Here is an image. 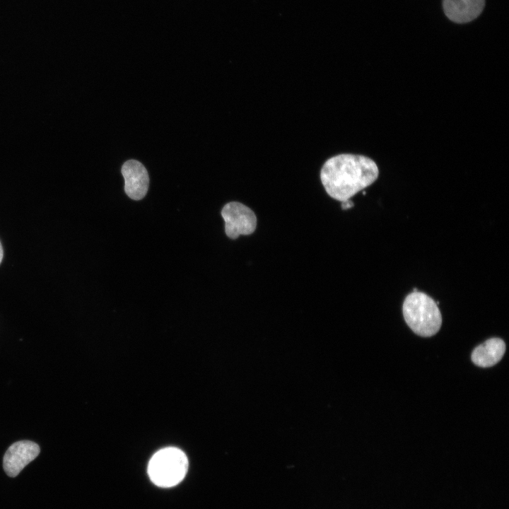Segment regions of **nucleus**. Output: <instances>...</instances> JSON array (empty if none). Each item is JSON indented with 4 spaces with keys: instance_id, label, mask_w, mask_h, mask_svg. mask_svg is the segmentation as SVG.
<instances>
[{
    "instance_id": "obj_1",
    "label": "nucleus",
    "mask_w": 509,
    "mask_h": 509,
    "mask_svg": "<svg viewBox=\"0 0 509 509\" xmlns=\"http://www.w3.org/2000/svg\"><path fill=\"white\" fill-rule=\"evenodd\" d=\"M378 175V167L372 159L353 154H339L330 158L320 172L327 193L341 202L372 185Z\"/></svg>"
},
{
    "instance_id": "obj_2",
    "label": "nucleus",
    "mask_w": 509,
    "mask_h": 509,
    "mask_svg": "<svg viewBox=\"0 0 509 509\" xmlns=\"http://www.w3.org/2000/svg\"><path fill=\"white\" fill-rule=\"evenodd\" d=\"M402 312L404 320L417 335H435L442 324V315L434 300L425 293L416 291L405 298Z\"/></svg>"
},
{
    "instance_id": "obj_3",
    "label": "nucleus",
    "mask_w": 509,
    "mask_h": 509,
    "mask_svg": "<svg viewBox=\"0 0 509 509\" xmlns=\"http://www.w3.org/2000/svg\"><path fill=\"white\" fill-rule=\"evenodd\" d=\"M188 469L186 455L176 447H166L156 452L149 461L148 474L160 487H172L185 478Z\"/></svg>"
},
{
    "instance_id": "obj_4",
    "label": "nucleus",
    "mask_w": 509,
    "mask_h": 509,
    "mask_svg": "<svg viewBox=\"0 0 509 509\" xmlns=\"http://www.w3.org/2000/svg\"><path fill=\"white\" fill-rule=\"evenodd\" d=\"M228 237L236 239L240 235L252 234L256 229L257 217L247 206L237 201L226 204L221 210Z\"/></svg>"
},
{
    "instance_id": "obj_5",
    "label": "nucleus",
    "mask_w": 509,
    "mask_h": 509,
    "mask_svg": "<svg viewBox=\"0 0 509 509\" xmlns=\"http://www.w3.org/2000/svg\"><path fill=\"white\" fill-rule=\"evenodd\" d=\"M40 451L39 445L30 440H20L13 443L4 456L3 467L5 472L9 476H16L37 457Z\"/></svg>"
},
{
    "instance_id": "obj_6",
    "label": "nucleus",
    "mask_w": 509,
    "mask_h": 509,
    "mask_svg": "<svg viewBox=\"0 0 509 509\" xmlns=\"http://www.w3.org/2000/svg\"><path fill=\"white\" fill-rule=\"evenodd\" d=\"M122 175L124 179V191L134 200L143 199L148 191L149 177L144 165L138 160H129L122 166Z\"/></svg>"
},
{
    "instance_id": "obj_7",
    "label": "nucleus",
    "mask_w": 509,
    "mask_h": 509,
    "mask_svg": "<svg viewBox=\"0 0 509 509\" xmlns=\"http://www.w3.org/2000/svg\"><path fill=\"white\" fill-rule=\"evenodd\" d=\"M485 0H443L444 13L452 21L465 23L476 18L482 12Z\"/></svg>"
},
{
    "instance_id": "obj_8",
    "label": "nucleus",
    "mask_w": 509,
    "mask_h": 509,
    "mask_svg": "<svg viewBox=\"0 0 509 509\" xmlns=\"http://www.w3.org/2000/svg\"><path fill=\"white\" fill-rule=\"evenodd\" d=\"M505 349V344L503 339L497 337L491 338L473 350L471 359L477 366L491 367L502 359Z\"/></svg>"
},
{
    "instance_id": "obj_9",
    "label": "nucleus",
    "mask_w": 509,
    "mask_h": 509,
    "mask_svg": "<svg viewBox=\"0 0 509 509\" xmlns=\"http://www.w3.org/2000/svg\"><path fill=\"white\" fill-rule=\"evenodd\" d=\"M341 209H348L353 206V202L351 201L350 199L346 200L344 201L341 202Z\"/></svg>"
},
{
    "instance_id": "obj_10",
    "label": "nucleus",
    "mask_w": 509,
    "mask_h": 509,
    "mask_svg": "<svg viewBox=\"0 0 509 509\" xmlns=\"http://www.w3.org/2000/svg\"><path fill=\"white\" fill-rule=\"evenodd\" d=\"M3 256H4L3 248H2L1 244V242H0V264H1V261H2Z\"/></svg>"
}]
</instances>
